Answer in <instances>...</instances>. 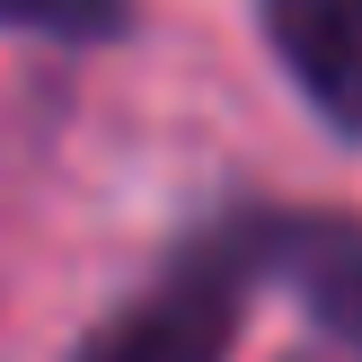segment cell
Returning a JSON list of instances; mask_svg holds the SVG:
<instances>
[{"mask_svg": "<svg viewBox=\"0 0 362 362\" xmlns=\"http://www.w3.org/2000/svg\"><path fill=\"white\" fill-rule=\"evenodd\" d=\"M247 292H257V265H247L239 212H221L194 239H177L168 265L71 345V362H230Z\"/></svg>", "mask_w": 362, "mask_h": 362, "instance_id": "6da1fadb", "label": "cell"}, {"mask_svg": "<svg viewBox=\"0 0 362 362\" xmlns=\"http://www.w3.org/2000/svg\"><path fill=\"white\" fill-rule=\"evenodd\" d=\"M239 239L257 283L300 300L336 354L362 362V212H318V204H247Z\"/></svg>", "mask_w": 362, "mask_h": 362, "instance_id": "7a4b0ae2", "label": "cell"}, {"mask_svg": "<svg viewBox=\"0 0 362 362\" xmlns=\"http://www.w3.org/2000/svg\"><path fill=\"white\" fill-rule=\"evenodd\" d=\"M257 35L292 98L336 141H362V0H257Z\"/></svg>", "mask_w": 362, "mask_h": 362, "instance_id": "3957f363", "label": "cell"}, {"mask_svg": "<svg viewBox=\"0 0 362 362\" xmlns=\"http://www.w3.org/2000/svg\"><path fill=\"white\" fill-rule=\"evenodd\" d=\"M0 35L98 53V45H115V35H133V0H0Z\"/></svg>", "mask_w": 362, "mask_h": 362, "instance_id": "277c9868", "label": "cell"}, {"mask_svg": "<svg viewBox=\"0 0 362 362\" xmlns=\"http://www.w3.org/2000/svg\"><path fill=\"white\" fill-rule=\"evenodd\" d=\"M292 362H310V354H292Z\"/></svg>", "mask_w": 362, "mask_h": 362, "instance_id": "5b68a950", "label": "cell"}]
</instances>
